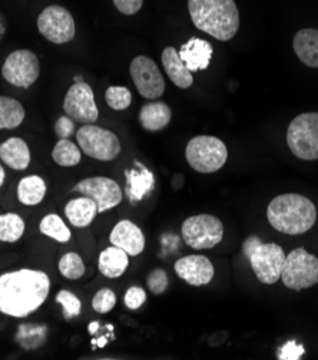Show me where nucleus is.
<instances>
[{
    "instance_id": "16",
    "label": "nucleus",
    "mask_w": 318,
    "mask_h": 360,
    "mask_svg": "<svg viewBox=\"0 0 318 360\" xmlns=\"http://www.w3.org/2000/svg\"><path fill=\"white\" fill-rule=\"evenodd\" d=\"M112 245L124 250L128 256H138L145 250V236L129 220L119 221L111 231Z\"/></svg>"
},
{
    "instance_id": "20",
    "label": "nucleus",
    "mask_w": 318,
    "mask_h": 360,
    "mask_svg": "<svg viewBox=\"0 0 318 360\" xmlns=\"http://www.w3.org/2000/svg\"><path fill=\"white\" fill-rule=\"evenodd\" d=\"M293 48L298 59L308 68H318V30L305 27L296 33Z\"/></svg>"
},
{
    "instance_id": "38",
    "label": "nucleus",
    "mask_w": 318,
    "mask_h": 360,
    "mask_svg": "<svg viewBox=\"0 0 318 360\" xmlns=\"http://www.w3.org/2000/svg\"><path fill=\"white\" fill-rule=\"evenodd\" d=\"M75 132V124L74 120H70L67 115L60 117L55 124V134L60 139H69Z\"/></svg>"
},
{
    "instance_id": "17",
    "label": "nucleus",
    "mask_w": 318,
    "mask_h": 360,
    "mask_svg": "<svg viewBox=\"0 0 318 360\" xmlns=\"http://www.w3.org/2000/svg\"><path fill=\"white\" fill-rule=\"evenodd\" d=\"M180 56L191 72L205 70L212 59L214 48L204 39L191 38L187 44H184L180 49Z\"/></svg>"
},
{
    "instance_id": "34",
    "label": "nucleus",
    "mask_w": 318,
    "mask_h": 360,
    "mask_svg": "<svg viewBox=\"0 0 318 360\" xmlns=\"http://www.w3.org/2000/svg\"><path fill=\"white\" fill-rule=\"evenodd\" d=\"M117 306V295L111 289H100L92 299V307L100 314L110 313Z\"/></svg>"
},
{
    "instance_id": "3",
    "label": "nucleus",
    "mask_w": 318,
    "mask_h": 360,
    "mask_svg": "<svg viewBox=\"0 0 318 360\" xmlns=\"http://www.w3.org/2000/svg\"><path fill=\"white\" fill-rule=\"evenodd\" d=\"M267 219L274 230L282 234L298 236L314 227L317 208L308 197L301 194H281L268 204Z\"/></svg>"
},
{
    "instance_id": "27",
    "label": "nucleus",
    "mask_w": 318,
    "mask_h": 360,
    "mask_svg": "<svg viewBox=\"0 0 318 360\" xmlns=\"http://www.w3.org/2000/svg\"><path fill=\"white\" fill-rule=\"evenodd\" d=\"M48 338V328L45 325H20L16 335V342L25 350L39 349Z\"/></svg>"
},
{
    "instance_id": "30",
    "label": "nucleus",
    "mask_w": 318,
    "mask_h": 360,
    "mask_svg": "<svg viewBox=\"0 0 318 360\" xmlns=\"http://www.w3.org/2000/svg\"><path fill=\"white\" fill-rule=\"evenodd\" d=\"M39 230L44 236L58 243H67L70 237H72V233H70L67 226L56 214H48L46 217H44L39 224Z\"/></svg>"
},
{
    "instance_id": "40",
    "label": "nucleus",
    "mask_w": 318,
    "mask_h": 360,
    "mask_svg": "<svg viewBox=\"0 0 318 360\" xmlns=\"http://www.w3.org/2000/svg\"><path fill=\"white\" fill-rule=\"evenodd\" d=\"M5 178H6V172H5L4 167L0 165V187L4 186V183H5Z\"/></svg>"
},
{
    "instance_id": "32",
    "label": "nucleus",
    "mask_w": 318,
    "mask_h": 360,
    "mask_svg": "<svg viewBox=\"0 0 318 360\" xmlns=\"http://www.w3.org/2000/svg\"><path fill=\"white\" fill-rule=\"evenodd\" d=\"M105 101L114 111H125L132 102V94L125 86H110L105 92Z\"/></svg>"
},
{
    "instance_id": "33",
    "label": "nucleus",
    "mask_w": 318,
    "mask_h": 360,
    "mask_svg": "<svg viewBox=\"0 0 318 360\" xmlns=\"http://www.w3.org/2000/svg\"><path fill=\"white\" fill-rule=\"evenodd\" d=\"M56 302L63 309V319L65 320H72V319H75V317H78L81 314L82 303H81V300L72 292L60 290L56 295Z\"/></svg>"
},
{
    "instance_id": "18",
    "label": "nucleus",
    "mask_w": 318,
    "mask_h": 360,
    "mask_svg": "<svg viewBox=\"0 0 318 360\" xmlns=\"http://www.w3.org/2000/svg\"><path fill=\"white\" fill-rule=\"evenodd\" d=\"M162 65L171 82L181 89H188L194 84L192 72L181 59L178 51L168 46L162 52Z\"/></svg>"
},
{
    "instance_id": "22",
    "label": "nucleus",
    "mask_w": 318,
    "mask_h": 360,
    "mask_svg": "<svg viewBox=\"0 0 318 360\" xmlns=\"http://www.w3.org/2000/svg\"><path fill=\"white\" fill-rule=\"evenodd\" d=\"M129 266V256L119 247L111 245L100 251L98 259L99 271L108 278H119Z\"/></svg>"
},
{
    "instance_id": "2",
    "label": "nucleus",
    "mask_w": 318,
    "mask_h": 360,
    "mask_svg": "<svg viewBox=\"0 0 318 360\" xmlns=\"http://www.w3.org/2000/svg\"><path fill=\"white\" fill-rule=\"evenodd\" d=\"M188 11L197 29L218 41H231L239 29V12L234 0H188Z\"/></svg>"
},
{
    "instance_id": "13",
    "label": "nucleus",
    "mask_w": 318,
    "mask_h": 360,
    "mask_svg": "<svg viewBox=\"0 0 318 360\" xmlns=\"http://www.w3.org/2000/svg\"><path fill=\"white\" fill-rule=\"evenodd\" d=\"M63 111L77 122L95 124L99 111L92 88L85 82H77L70 86L63 99Z\"/></svg>"
},
{
    "instance_id": "6",
    "label": "nucleus",
    "mask_w": 318,
    "mask_h": 360,
    "mask_svg": "<svg viewBox=\"0 0 318 360\" xmlns=\"http://www.w3.org/2000/svg\"><path fill=\"white\" fill-rule=\"evenodd\" d=\"M281 280L290 290L301 292L318 284V257L305 248H296L286 256Z\"/></svg>"
},
{
    "instance_id": "26",
    "label": "nucleus",
    "mask_w": 318,
    "mask_h": 360,
    "mask_svg": "<svg viewBox=\"0 0 318 360\" xmlns=\"http://www.w3.org/2000/svg\"><path fill=\"white\" fill-rule=\"evenodd\" d=\"M25 115V108L18 99L0 95V129H16Z\"/></svg>"
},
{
    "instance_id": "4",
    "label": "nucleus",
    "mask_w": 318,
    "mask_h": 360,
    "mask_svg": "<svg viewBox=\"0 0 318 360\" xmlns=\"http://www.w3.org/2000/svg\"><path fill=\"white\" fill-rule=\"evenodd\" d=\"M242 251L261 283L275 284L281 280V270L286 260V253L281 245L263 243L258 236H250L245 238Z\"/></svg>"
},
{
    "instance_id": "12",
    "label": "nucleus",
    "mask_w": 318,
    "mask_h": 360,
    "mask_svg": "<svg viewBox=\"0 0 318 360\" xmlns=\"http://www.w3.org/2000/svg\"><path fill=\"white\" fill-rule=\"evenodd\" d=\"M129 72L138 92L144 98L158 99L165 92V79L154 59L143 55L133 58Z\"/></svg>"
},
{
    "instance_id": "31",
    "label": "nucleus",
    "mask_w": 318,
    "mask_h": 360,
    "mask_svg": "<svg viewBox=\"0 0 318 360\" xmlns=\"http://www.w3.org/2000/svg\"><path fill=\"white\" fill-rule=\"evenodd\" d=\"M59 271L69 280H78L85 274V263L78 253H66L59 260Z\"/></svg>"
},
{
    "instance_id": "19",
    "label": "nucleus",
    "mask_w": 318,
    "mask_h": 360,
    "mask_svg": "<svg viewBox=\"0 0 318 360\" xmlns=\"http://www.w3.org/2000/svg\"><path fill=\"white\" fill-rule=\"evenodd\" d=\"M0 160L16 171H25L30 165V150L25 139L13 136L0 146Z\"/></svg>"
},
{
    "instance_id": "23",
    "label": "nucleus",
    "mask_w": 318,
    "mask_h": 360,
    "mask_svg": "<svg viewBox=\"0 0 318 360\" xmlns=\"http://www.w3.org/2000/svg\"><path fill=\"white\" fill-rule=\"evenodd\" d=\"M125 174L128 183V197L132 204L143 201L154 190L155 176L150 169L139 167V169H128Z\"/></svg>"
},
{
    "instance_id": "5",
    "label": "nucleus",
    "mask_w": 318,
    "mask_h": 360,
    "mask_svg": "<svg viewBox=\"0 0 318 360\" xmlns=\"http://www.w3.org/2000/svg\"><path fill=\"white\" fill-rule=\"evenodd\" d=\"M185 158L190 167L197 172L212 174L225 165L228 148L217 136L198 135L190 139L185 148Z\"/></svg>"
},
{
    "instance_id": "28",
    "label": "nucleus",
    "mask_w": 318,
    "mask_h": 360,
    "mask_svg": "<svg viewBox=\"0 0 318 360\" xmlns=\"http://www.w3.org/2000/svg\"><path fill=\"white\" fill-rule=\"evenodd\" d=\"M52 158L60 167H75L81 162L82 151L70 139H59L52 150Z\"/></svg>"
},
{
    "instance_id": "1",
    "label": "nucleus",
    "mask_w": 318,
    "mask_h": 360,
    "mask_svg": "<svg viewBox=\"0 0 318 360\" xmlns=\"http://www.w3.org/2000/svg\"><path fill=\"white\" fill-rule=\"evenodd\" d=\"M51 280L45 271L20 269L0 276V313L23 319L48 299Z\"/></svg>"
},
{
    "instance_id": "15",
    "label": "nucleus",
    "mask_w": 318,
    "mask_h": 360,
    "mask_svg": "<svg viewBox=\"0 0 318 360\" xmlns=\"http://www.w3.org/2000/svg\"><path fill=\"white\" fill-rule=\"evenodd\" d=\"M176 276L187 281L190 285H206L216 276V269L205 256H187L180 259L173 266Z\"/></svg>"
},
{
    "instance_id": "41",
    "label": "nucleus",
    "mask_w": 318,
    "mask_h": 360,
    "mask_svg": "<svg viewBox=\"0 0 318 360\" xmlns=\"http://www.w3.org/2000/svg\"><path fill=\"white\" fill-rule=\"evenodd\" d=\"M2 34H4V26L0 25V38H2Z\"/></svg>"
},
{
    "instance_id": "25",
    "label": "nucleus",
    "mask_w": 318,
    "mask_h": 360,
    "mask_svg": "<svg viewBox=\"0 0 318 360\" xmlns=\"http://www.w3.org/2000/svg\"><path fill=\"white\" fill-rule=\"evenodd\" d=\"M46 195V183L39 175H29L22 178L18 184V200L23 205H38Z\"/></svg>"
},
{
    "instance_id": "24",
    "label": "nucleus",
    "mask_w": 318,
    "mask_h": 360,
    "mask_svg": "<svg viewBox=\"0 0 318 360\" xmlns=\"http://www.w3.org/2000/svg\"><path fill=\"white\" fill-rule=\"evenodd\" d=\"M172 120V111L165 102H151L143 106L139 112V122L144 129L157 132L169 125Z\"/></svg>"
},
{
    "instance_id": "29",
    "label": "nucleus",
    "mask_w": 318,
    "mask_h": 360,
    "mask_svg": "<svg viewBox=\"0 0 318 360\" xmlns=\"http://www.w3.org/2000/svg\"><path fill=\"white\" fill-rule=\"evenodd\" d=\"M25 234V221L15 212L0 215V241L16 243Z\"/></svg>"
},
{
    "instance_id": "9",
    "label": "nucleus",
    "mask_w": 318,
    "mask_h": 360,
    "mask_svg": "<svg viewBox=\"0 0 318 360\" xmlns=\"http://www.w3.org/2000/svg\"><path fill=\"white\" fill-rule=\"evenodd\" d=\"M181 234L191 248L209 250L223 241L224 224L216 215L198 214L183 223Z\"/></svg>"
},
{
    "instance_id": "39",
    "label": "nucleus",
    "mask_w": 318,
    "mask_h": 360,
    "mask_svg": "<svg viewBox=\"0 0 318 360\" xmlns=\"http://www.w3.org/2000/svg\"><path fill=\"white\" fill-rule=\"evenodd\" d=\"M114 5L122 15L131 16L140 11L144 5V0H114Z\"/></svg>"
},
{
    "instance_id": "8",
    "label": "nucleus",
    "mask_w": 318,
    "mask_h": 360,
    "mask_svg": "<svg viewBox=\"0 0 318 360\" xmlns=\"http://www.w3.org/2000/svg\"><path fill=\"white\" fill-rule=\"evenodd\" d=\"M77 141L81 151L98 161H114L121 154V142L118 136L95 124H85L77 132Z\"/></svg>"
},
{
    "instance_id": "14",
    "label": "nucleus",
    "mask_w": 318,
    "mask_h": 360,
    "mask_svg": "<svg viewBox=\"0 0 318 360\" xmlns=\"http://www.w3.org/2000/svg\"><path fill=\"white\" fill-rule=\"evenodd\" d=\"M72 191L92 198L98 205L99 214L119 205L124 198L119 184L106 176L85 178L72 188Z\"/></svg>"
},
{
    "instance_id": "21",
    "label": "nucleus",
    "mask_w": 318,
    "mask_h": 360,
    "mask_svg": "<svg viewBox=\"0 0 318 360\" xmlns=\"http://www.w3.org/2000/svg\"><path fill=\"white\" fill-rule=\"evenodd\" d=\"M98 205L89 197H79L70 200L65 207V215L74 227L85 229L92 224L98 215Z\"/></svg>"
},
{
    "instance_id": "36",
    "label": "nucleus",
    "mask_w": 318,
    "mask_h": 360,
    "mask_svg": "<svg viewBox=\"0 0 318 360\" xmlns=\"http://www.w3.org/2000/svg\"><path fill=\"white\" fill-rule=\"evenodd\" d=\"M147 302V292L139 285H132L124 296V303L129 310H138Z\"/></svg>"
},
{
    "instance_id": "10",
    "label": "nucleus",
    "mask_w": 318,
    "mask_h": 360,
    "mask_svg": "<svg viewBox=\"0 0 318 360\" xmlns=\"http://www.w3.org/2000/svg\"><path fill=\"white\" fill-rule=\"evenodd\" d=\"M41 75L38 55L29 49L13 51L2 66V77L13 86L27 89Z\"/></svg>"
},
{
    "instance_id": "37",
    "label": "nucleus",
    "mask_w": 318,
    "mask_h": 360,
    "mask_svg": "<svg viewBox=\"0 0 318 360\" xmlns=\"http://www.w3.org/2000/svg\"><path fill=\"white\" fill-rule=\"evenodd\" d=\"M305 353V349L301 345H297L296 340L287 342L278 352L279 360H298Z\"/></svg>"
},
{
    "instance_id": "7",
    "label": "nucleus",
    "mask_w": 318,
    "mask_h": 360,
    "mask_svg": "<svg viewBox=\"0 0 318 360\" xmlns=\"http://www.w3.org/2000/svg\"><path fill=\"white\" fill-rule=\"evenodd\" d=\"M287 146L300 160H318V112L296 117L287 129Z\"/></svg>"
},
{
    "instance_id": "35",
    "label": "nucleus",
    "mask_w": 318,
    "mask_h": 360,
    "mask_svg": "<svg viewBox=\"0 0 318 360\" xmlns=\"http://www.w3.org/2000/svg\"><path fill=\"white\" fill-rule=\"evenodd\" d=\"M168 274L162 269H154L147 277V285L152 295L159 296L168 289Z\"/></svg>"
},
{
    "instance_id": "11",
    "label": "nucleus",
    "mask_w": 318,
    "mask_h": 360,
    "mask_svg": "<svg viewBox=\"0 0 318 360\" xmlns=\"http://www.w3.org/2000/svg\"><path fill=\"white\" fill-rule=\"evenodd\" d=\"M38 29L44 38L55 45L74 41L77 26L72 13L63 6L52 5L42 11L38 18Z\"/></svg>"
}]
</instances>
